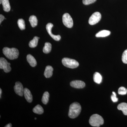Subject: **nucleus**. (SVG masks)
<instances>
[{"mask_svg": "<svg viewBox=\"0 0 127 127\" xmlns=\"http://www.w3.org/2000/svg\"><path fill=\"white\" fill-rule=\"evenodd\" d=\"M89 123L93 127H100L104 123V120L101 116L98 114H94L91 116Z\"/></svg>", "mask_w": 127, "mask_h": 127, "instance_id": "7ed1b4c3", "label": "nucleus"}, {"mask_svg": "<svg viewBox=\"0 0 127 127\" xmlns=\"http://www.w3.org/2000/svg\"><path fill=\"white\" fill-rule=\"evenodd\" d=\"M53 70V68L52 66L50 65L47 66L44 72V76L46 78L51 77L52 76Z\"/></svg>", "mask_w": 127, "mask_h": 127, "instance_id": "f8f14e48", "label": "nucleus"}, {"mask_svg": "<svg viewBox=\"0 0 127 127\" xmlns=\"http://www.w3.org/2000/svg\"><path fill=\"white\" fill-rule=\"evenodd\" d=\"M63 64L67 67L71 68H77L79 66L78 62L74 59L64 58L62 60Z\"/></svg>", "mask_w": 127, "mask_h": 127, "instance_id": "20e7f679", "label": "nucleus"}, {"mask_svg": "<svg viewBox=\"0 0 127 127\" xmlns=\"http://www.w3.org/2000/svg\"><path fill=\"white\" fill-rule=\"evenodd\" d=\"M12 127V125L11 123H9V124H7L6 126H5V127Z\"/></svg>", "mask_w": 127, "mask_h": 127, "instance_id": "c85d7f7f", "label": "nucleus"}, {"mask_svg": "<svg viewBox=\"0 0 127 127\" xmlns=\"http://www.w3.org/2000/svg\"><path fill=\"white\" fill-rule=\"evenodd\" d=\"M18 27L21 30L25 29V21L22 19H19L17 22Z\"/></svg>", "mask_w": 127, "mask_h": 127, "instance_id": "5701e85b", "label": "nucleus"}, {"mask_svg": "<svg viewBox=\"0 0 127 127\" xmlns=\"http://www.w3.org/2000/svg\"><path fill=\"white\" fill-rule=\"evenodd\" d=\"M2 3V0H0V4H1Z\"/></svg>", "mask_w": 127, "mask_h": 127, "instance_id": "7c9ffc66", "label": "nucleus"}, {"mask_svg": "<svg viewBox=\"0 0 127 127\" xmlns=\"http://www.w3.org/2000/svg\"><path fill=\"white\" fill-rule=\"evenodd\" d=\"M29 21L31 23L32 27H35L37 25V20L36 16L34 15L31 16L29 18Z\"/></svg>", "mask_w": 127, "mask_h": 127, "instance_id": "a211bd4d", "label": "nucleus"}, {"mask_svg": "<svg viewBox=\"0 0 127 127\" xmlns=\"http://www.w3.org/2000/svg\"><path fill=\"white\" fill-rule=\"evenodd\" d=\"M70 85L72 87L77 89L83 88L85 86V83L79 80H76L71 82Z\"/></svg>", "mask_w": 127, "mask_h": 127, "instance_id": "9d476101", "label": "nucleus"}, {"mask_svg": "<svg viewBox=\"0 0 127 127\" xmlns=\"http://www.w3.org/2000/svg\"><path fill=\"white\" fill-rule=\"evenodd\" d=\"M93 79L95 82L97 84H100L102 81V77L100 73L96 72L94 75Z\"/></svg>", "mask_w": 127, "mask_h": 127, "instance_id": "f3484780", "label": "nucleus"}, {"mask_svg": "<svg viewBox=\"0 0 127 127\" xmlns=\"http://www.w3.org/2000/svg\"><path fill=\"white\" fill-rule=\"evenodd\" d=\"M81 111V107L78 103H73L69 107L68 117L74 119L79 116Z\"/></svg>", "mask_w": 127, "mask_h": 127, "instance_id": "f257e3e1", "label": "nucleus"}, {"mask_svg": "<svg viewBox=\"0 0 127 127\" xmlns=\"http://www.w3.org/2000/svg\"><path fill=\"white\" fill-rule=\"evenodd\" d=\"M39 39L40 38L38 37H34L33 39L29 43V46L31 48H34L36 47Z\"/></svg>", "mask_w": 127, "mask_h": 127, "instance_id": "412c9836", "label": "nucleus"}, {"mask_svg": "<svg viewBox=\"0 0 127 127\" xmlns=\"http://www.w3.org/2000/svg\"><path fill=\"white\" fill-rule=\"evenodd\" d=\"M96 0H83V3L84 5H88L94 3Z\"/></svg>", "mask_w": 127, "mask_h": 127, "instance_id": "a878e982", "label": "nucleus"}, {"mask_svg": "<svg viewBox=\"0 0 127 127\" xmlns=\"http://www.w3.org/2000/svg\"><path fill=\"white\" fill-rule=\"evenodd\" d=\"M1 93H2V90L1 89H0V98H1Z\"/></svg>", "mask_w": 127, "mask_h": 127, "instance_id": "c756f323", "label": "nucleus"}, {"mask_svg": "<svg viewBox=\"0 0 127 127\" xmlns=\"http://www.w3.org/2000/svg\"><path fill=\"white\" fill-rule=\"evenodd\" d=\"M118 93L119 95H126L127 93V89L124 87H120L119 89Z\"/></svg>", "mask_w": 127, "mask_h": 127, "instance_id": "b1692460", "label": "nucleus"}, {"mask_svg": "<svg viewBox=\"0 0 127 127\" xmlns=\"http://www.w3.org/2000/svg\"><path fill=\"white\" fill-rule=\"evenodd\" d=\"M24 95L25 98L28 102H32V96L31 91L28 89H24Z\"/></svg>", "mask_w": 127, "mask_h": 127, "instance_id": "9b49d317", "label": "nucleus"}, {"mask_svg": "<svg viewBox=\"0 0 127 127\" xmlns=\"http://www.w3.org/2000/svg\"><path fill=\"white\" fill-rule=\"evenodd\" d=\"M15 92L19 96H22L24 95V89L22 84L20 82H17L15 83L14 87Z\"/></svg>", "mask_w": 127, "mask_h": 127, "instance_id": "6e6552de", "label": "nucleus"}, {"mask_svg": "<svg viewBox=\"0 0 127 127\" xmlns=\"http://www.w3.org/2000/svg\"><path fill=\"white\" fill-rule=\"evenodd\" d=\"M49 96L50 95L48 92H46L43 94L42 98V101L44 104H47L49 101Z\"/></svg>", "mask_w": 127, "mask_h": 127, "instance_id": "4be33fe9", "label": "nucleus"}, {"mask_svg": "<svg viewBox=\"0 0 127 127\" xmlns=\"http://www.w3.org/2000/svg\"><path fill=\"white\" fill-rule=\"evenodd\" d=\"M35 120H36V118H35Z\"/></svg>", "mask_w": 127, "mask_h": 127, "instance_id": "2f4dec72", "label": "nucleus"}, {"mask_svg": "<svg viewBox=\"0 0 127 127\" xmlns=\"http://www.w3.org/2000/svg\"><path fill=\"white\" fill-rule=\"evenodd\" d=\"M53 26V25L52 23H48L46 26V28L47 31L48 32L50 36L53 39L56 41H59L60 39H61V36L59 35H55L52 34V29Z\"/></svg>", "mask_w": 127, "mask_h": 127, "instance_id": "1a4fd4ad", "label": "nucleus"}, {"mask_svg": "<svg viewBox=\"0 0 127 127\" xmlns=\"http://www.w3.org/2000/svg\"><path fill=\"white\" fill-rule=\"evenodd\" d=\"M5 19L4 16L2 15L1 14L0 15V24L1 23V22Z\"/></svg>", "mask_w": 127, "mask_h": 127, "instance_id": "cd10ccee", "label": "nucleus"}, {"mask_svg": "<svg viewBox=\"0 0 127 127\" xmlns=\"http://www.w3.org/2000/svg\"><path fill=\"white\" fill-rule=\"evenodd\" d=\"M32 111L34 113L37 114H41L43 113L44 110L43 108L39 104L36 105L34 108L32 110Z\"/></svg>", "mask_w": 127, "mask_h": 127, "instance_id": "6ab92c4d", "label": "nucleus"}, {"mask_svg": "<svg viewBox=\"0 0 127 127\" xmlns=\"http://www.w3.org/2000/svg\"><path fill=\"white\" fill-rule=\"evenodd\" d=\"M3 9L5 11L8 12L10 10L11 7L9 0H2Z\"/></svg>", "mask_w": 127, "mask_h": 127, "instance_id": "2eb2a0df", "label": "nucleus"}, {"mask_svg": "<svg viewBox=\"0 0 127 127\" xmlns=\"http://www.w3.org/2000/svg\"><path fill=\"white\" fill-rule=\"evenodd\" d=\"M118 110H121L123 112L124 114L127 116V103L123 102L119 104L117 107Z\"/></svg>", "mask_w": 127, "mask_h": 127, "instance_id": "4468645a", "label": "nucleus"}, {"mask_svg": "<svg viewBox=\"0 0 127 127\" xmlns=\"http://www.w3.org/2000/svg\"><path fill=\"white\" fill-rule=\"evenodd\" d=\"M122 61L123 63L127 64V49L123 53L122 56Z\"/></svg>", "mask_w": 127, "mask_h": 127, "instance_id": "393cba45", "label": "nucleus"}, {"mask_svg": "<svg viewBox=\"0 0 127 127\" xmlns=\"http://www.w3.org/2000/svg\"><path fill=\"white\" fill-rule=\"evenodd\" d=\"M27 59L28 63L30 64V65L32 67L35 66L37 65L36 60L32 55L29 54L27 57Z\"/></svg>", "mask_w": 127, "mask_h": 127, "instance_id": "ddd939ff", "label": "nucleus"}, {"mask_svg": "<svg viewBox=\"0 0 127 127\" xmlns=\"http://www.w3.org/2000/svg\"><path fill=\"white\" fill-rule=\"evenodd\" d=\"M101 15L99 12H94L91 16L89 20V23L91 25H95L98 23L101 20Z\"/></svg>", "mask_w": 127, "mask_h": 127, "instance_id": "0eeeda50", "label": "nucleus"}, {"mask_svg": "<svg viewBox=\"0 0 127 127\" xmlns=\"http://www.w3.org/2000/svg\"><path fill=\"white\" fill-rule=\"evenodd\" d=\"M111 100L114 102H116L118 101V98L116 97V94L115 92H113L112 95L111 96Z\"/></svg>", "mask_w": 127, "mask_h": 127, "instance_id": "bb28decb", "label": "nucleus"}, {"mask_svg": "<svg viewBox=\"0 0 127 127\" xmlns=\"http://www.w3.org/2000/svg\"><path fill=\"white\" fill-rule=\"evenodd\" d=\"M52 49V45L49 42H46L45 46L43 48V51L44 53L47 54L51 51Z\"/></svg>", "mask_w": 127, "mask_h": 127, "instance_id": "aec40b11", "label": "nucleus"}, {"mask_svg": "<svg viewBox=\"0 0 127 127\" xmlns=\"http://www.w3.org/2000/svg\"><path fill=\"white\" fill-rule=\"evenodd\" d=\"M111 34V32L107 30H102L98 32L96 34V37H105L109 36Z\"/></svg>", "mask_w": 127, "mask_h": 127, "instance_id": "dca6fc26", "label": "nucleus"}, {"mask_svg": "<svg viewBox=\"0 0 127 127\" xmlns=\"http://www.w3.org/2000/svg\"><path fill=\"white\" fill-rule=\"evenodd\" d=\"M10 63L7 62V60L4 58H0V68L3 69L4 72L8 73L10 71L11 68Z\"/></svg>", "mask_w": 127, "mask_h": 127, "instance_id": "423d86ee", "label": "nucleus"}, {"mask_svg": "<svg viewBox=\"0 0 127 127\" xmlns=\"http://www.w3.org/2000/svg\"><path fill=\"white\" fill-rule=\"evenodd\" d=\"M2 52L7 58L10 60L17 59L18 58L19 55V51L18 49L15 48H4L2 50Z\"/></svg>", "mask_w": 127, "mask_h": 127, "instance_id": "f03ea898", "label": "nucleus"}, {"mask_svg": "<svg viewBox=\"0 0 127 127\" xmlns=\"http://www.w3.org/2000/svg\"><path fill=\"white\" fill-rule=\"evenodd\" d=\"M63 24L68 28H71L73 26V21L70 15L68 13H65L63 16Z\"/></svg>", "mask_w": 127, "mask_h": 127, "instance_id": "39448f33", "label": "nucleus"}]
</instances>
